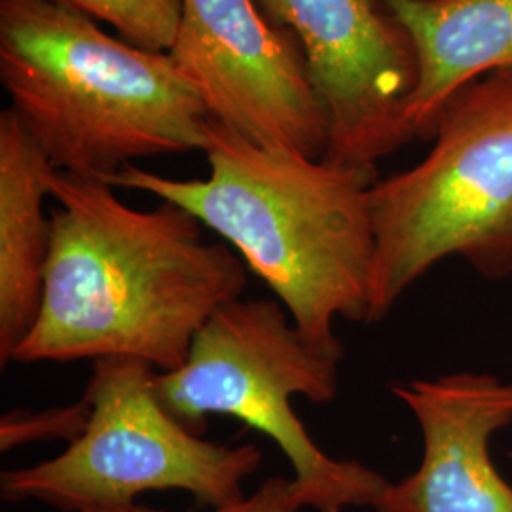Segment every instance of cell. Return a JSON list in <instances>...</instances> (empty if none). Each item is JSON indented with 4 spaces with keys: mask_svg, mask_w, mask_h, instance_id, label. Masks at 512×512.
<instances>
[{
    "mask_svg": "<svg viewBox=\"0 0 512 512\" xmlns=\"http://www.w3.org/2000/svg\"><path fill=\"white\" fill-rule=\"evenodd\" d=\"M50 198L42 306L14 363L124 357L173 372L205 323L241 298L243 260L205 241L202 222L179 205L133 209L109 183L57 169Z\"/></svg>",
    "mask_w": 512,
    "mask_h": 512,
    "instance_id": "6da1fadb",
    "label": "cell"
},
{
    "mask_svg": "<svg viewBox=\"0 0 512 512\" xmlns=\"http://www.w3.org/2000/svg\"><path fill=\"white\" fill-rule=\"evenodd\" d=\"M205 156L207 179H171L133 164L101 181L179 205L217 232L289 311L302 338L342 359L334 323L368 321L376 169L258 147L217 120Z\"/></svg>",
    "mask_w": 512,
    "mask_h": 512,
    "instance_id": "7a4b0ae2",
    "label": "cell"
},
{
    "mask_svg": "<svg viewBox=\"0 0 512 512\" xmlns=\"http://www.w3.org/2000/svg\"><path fill=\"white\" fill-rule=\"evenodd\" d=\"M0 80L57 171L105 179L209 145L213 118L169 54L110 37L59 0H0Z\"/></svg>",
    "mask_w": 512,
    "mask_h": 512,
    "instance_id": "3957f363",
    "label": "cell"
},
{
    "mask_svg": "<svg viewBox=\"0 0 512 512\" xmlns=\"http://www.w3.org/2000/svg\"><path fill=\"white\" fill-rule=\"evenodd\" d=\"M420 164L370 188L374 268L368 321H382L446 256L488 279L512 275V73L461 88Z\"/></svg>",
    "mask_w": 512,
    "mask_h": 512,
    "instance_id": "277c9868",
    "label": "cell"
},
{
    "mask_svg": "<svg viewBox=\"0 0 512 512\" xmlns=\"http://www.w3.org/2000/svg\"><path fill=\"white\" fill-rule=\"evenodd\" d=\"M338 363L302 338L277 300L238 298L205 323L183 366L156 374V389L198 435L211 416H228L277 444L293 467L302 509H374L391 482L359 461L327 456L293 408L296 397L334 401Z\"/></svg>",
    "mask_w": 512,
    "mask_h": 512,
    "instance_id": "5b68a950",
    "label": "cell"
},
{
    "mask_svg": "<svg viewBox=\"0 0 512 512\" xmlns=\"http://www.w3.org/2000/svg\"><path fill=\"white\" fill-rule=\"evenodd\" d=\"M156 370L137 359L93 363L86 399L90 420L59 456L4 471L6 503L37 501L63 512L137 503L148 492L179 490L211 509L245 497L243 484L262 465L255 444H219L177 420L156 389Z\"/></svg>",
    "mask_w": 512,
    "mask_h": 512,
    "instance_id": "8992f818",
    "label": "cell"
},
{
    "mask_svg": "<svg viewBox=\"0 0 512 512\" xmlns=\"http://www.w3.org/2000/svg\"><path fill=\"white\" fill-rule=\"evenodd\" d=\"M293 33L329 124L321 160L376 169L410 143L408 105L418 84L412 42L382 0H255Z\"/></svg>",
    "mask_w": 512,
    "mask_h": 512,
    "instance_id": "52a82bcc",
    "label": "cell"
},
{
    "mask_svg": "<svg viewBox=\"0 0 512 512\" xmlns=\"http://www.w3.org/2000/svg\"><path fill=\"white\" fill-rule=\"evenodd\" d=\"M167 54L213 120L258 147L325 156L327 114L300 44L270 23L255 0H183Z\"/></svg>",
    "mask_w": 512,
    "mask_h": 512,
    "instance_id": "ba28073f",
    "label": "cell"
},
{
    "mask_svg": "<svg viewBox=\"0 0 512 512\" xmlns=\"http://www.w3.org/2000/svg\"><path fill=\"white\" fill-rule=\"evenodd\" d=\"M391 391L420 425L423 456L372 511L512 512V486L490 456V440L512 423V382L456 372Z\"/></svg>",
    "mask_w": 512,
    "mask_h": 512,
    "instance_id": "9c48e42d",
    "label": "cell"
},
{
    "mask_svg": "<svg viewBox=\"0 0 512 512\" xmlns=\"http://www.w3.org/2000/svg\"><path fill=\"white\" fill-rule=\"evenodd\" d=\"M412 42L418 84L408 105L414 137L435 135L440 110L480 76L512 73V0H382Z\"/></svg>",
    "mask_w": 512,
    "mask_h": 512,
    "instance_id": "30bf717a",
    "label": "cell"
},
{
    "mask_svg": "<svg viewBox=\"0 0 512 512\" xmlns=\"http://www.w3.org/2000/svg\"><path fill=\"white\" fill-rule=\"evenodd\" d=\"M55 167L12 109L0 114V366L37 323L52 249L50 198Z\"/></svg>",
    "mask_w": 512,
    "mask_h": 512,
    "instance_id": "8fae6325",
    "label": "cell"
},
{
    "mask_svg": "<svg viewBox=\"0 0 512 512\" xmlns=\"http://www.w3.org/2000/svg\"><path fill=\"white\" fill-rule=\"evenodd\" d=\"M114 27L126 42L167 54L179 33L183 0H59Z\"/></svg>",
    "mask_w": 512,
    "mask_h": 512,
    "instance_id": "7c38bea8",
    "label": "cell"
},
{
    "mask_svg": "<svg viewBox=\"0 0 512 512\" xmlns=\"http://www.w3.org/2000/svg\"><path fill=\"white\" fill-rule=\"evenodd\" d=\"M90 420V403L86 395L69 406H52L44 410H12L0 420V450L8 452L19 446L65 440L67 446L80 439Z\"/></svg>",
    "mask_w": 512,
    "mask_h": 512,
    "instance_id": "4fadbf2b",
    "label": "cell"
},
{
    "mask_svg": "<svg viewBox=\"0 0 512 512\" xmlns=\"http://www.w3.org/2000/svg\"><path fill=\"white\" fill-rule=\"evenodd\" d=\"M304 511L300 505L298 494L294 490L293 478L283 476H270L264 480L256 492L245 495L243 499L234 501L224 507H215L209 512H300ZM86 512H164L150 509L145 505L133 503L126 507H114V509H101V511Z\"/></svg>",
    "mask_w": 512,
    "mask_h": 512,
    "instance_id": "5bb4252c",
    "label": "cell"
}]
</instances>
